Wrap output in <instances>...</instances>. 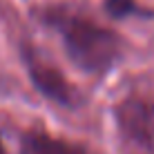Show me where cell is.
<instances>
[{
  "label": "cell",
  "instance_id": "cell-3",
  "mask_svg": "<svg viewBox=\"0 0 154 154\" xmlns=\"http://www.w3.org/2000/svg\"><path fill=\"white\" fill-rule=\"evenodd\" d=\"M23 56H25V65H27V72H29L34 85L47 98L56 100L60 105H67V107H74V105L81 103L78 89L58 72V67L47 63L45 58H40L34 49H25Z\"/></svg>",
  "mask_w": 154,
  "mask_h": 154
},
{
  "label": "cell",
  "instance_id": "cell-1",
  "mask_svg": "<svg viewBox=\"0 0 154 154\" xmlns=\"http://www.w3.org/2000/svg\"><path fill=\"white\" fill-rule=\"evenodd\" d=\"M45 20L60 34L72 63L85 72L100 74L109 69L121 54L119 36L87 16H81L72 9H47Z\"/></svg>",
  "mask_w": 154,
  "mask_h": 154
},
{
  "label": "cell",
  "instance_id": "cell-4",
  "mask_svg": "<svg viewBox=\"0 0 154 154\" xmlns=\"http://www.w3.org/2000/svg\"><path fill=\"white\" fill-rule=\"evenodd\" d=\"M20 154H89L85 147L47 134H27L20 143Z\"/></svg>",
  "mask_w": 154,
  "mask_h": 154
},
{
  "label": "cell",
  "instance_id": "cell-5",
  "mask_svg": "<svg viewBox=\"0 0 154 154\" xmlns=\"http://www.w3.org/2000/svg\"><path fill=\"white\" fill-rule=\"evenodd\" d=\"M0 154H7V152H5V147H2V141H0Z\"/></svg>",
  "mask_w": 154,
  "mask_h": 154
},
{
  "label": "cell",
  "instance_id": "cell-2",
  "mask_svg": "<svg viewBox=\"0 0 154 154\" xmlns=\"http://www.w3.org/2000/svg\"><path fill=\"white\" fill-rule=\"evenodd\" d=\"M114 114L127 147L136 154H154V100L125 98Z\"/></svg>",
  "mask_w": 154,
  "mask_h": 154
}]
</instances>
